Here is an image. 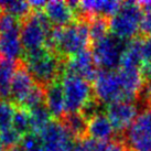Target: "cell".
Listing matches in <instances>:
<instances>
[{"instance_id": "7", "label": "cell", "mask_w": 151, "mask_h": 151, "mask_svg": "<svg viewBox=\"0 0 151 151\" xmlns=\"http://www.w3.org/2000/svg\"><path fill=\"white\" fill-rule=\"evenodd\" d=\"M61 83L64 93L65 114L80 113L95 95L92 83L80 76L64 73Z\"/></svg>"}, {"instance_id": "8", "label": "cell", "mask_w": 151, "mask_h": 151, "mask_svg": "<svg viewBox=\"0 0 151 151\" xmlns=\"http://www.w3.org/2000/svg\"><path fill=\"white\" fill-rule=\"evenodd\" d=\"M94 94L103 105L116 101H128L124 92L122 81L116 71H99L93 82Z\"/></svg>"}, {"instance_id": "25", "label": "cell", "mask_w": 151, "mask_h": 151, "mask_svg": "<svg viewBox=\"0 0 151 151\" xmlns=\"http://www.w3.org/2000/svg\"><path fill=\"white\" fill-rule=\"evenodd\" d=\"M140 71L145 80L151 81V37L143 38L142 64Z\"/></svg>"}, {"instance_id": "1", "label": "cell", "mask_w": 151, "mask_h": 151, "mask_svg": "<svg viewBox=\"0 0 151 151\" xmlns=\"http://www.w3.org/2000/svg\"><path fill=\"white\" fill-rule=\"evenodd\" d=\"M46 46L56 52L65 61L83 51L89 50L92 40L88 21L76 20L72 24L63 28H53Z\"/></svg>"}, {"instance_id": "11", "label": "cell", "mask_w": 151, "mask_h": 151, "mask_svg": "<svg viewBox=\"0 0 151 151\" xmlns=\"http://www.w3.org/2000/svg\"><path fill=\"white\" fill-rule=\"evenodd\" d=\"M98 72L99 68L95 63L91 49L71 56L65 61L64 73L80 76L91 83L95 81Z\"/></svg>"}, {"instance_id": "10", "label": "cell", "mask_w": 151, "mask_h": 151, "mask_svg": "<svg viewBox=\"0 0 151 151\" xmlns=\"http://www.w3.org/2000/svg\"><path fill=\"white\" fill-rule=\"evenodd\" d=\"M139 111L140 106L137 101H116L107 105L105 109V114L117 132L118 138L131 125Z\"/></svg>"}, {"instance_id": "9", "label": "cell", "mask_w": 151, "mask_h": 151, "mask_svg": "<svg viewBox=\"0 0 151 151\" xmlns=\"http://www.w3.org/2000/svg\"><path fill=\"white\" fill-rule=\"evenodd\" d=\"M40 138L41 151H68L75 140L65 127L55 119L40 132Z\"/></svg>"}, {"instance_id": "30", "label": "cell", "mask_w": 151, "mask_h": 151, "mask_svg": "<svg viewBox=\"0 0 151 151\" xmlns=\"http://www.w3.org/2000/svg\"><path fill=\"white\" fill-rule=\"evenodd\" d=\"M0 151H4V149L2 147H1V146H0Z\"/></svg>"}, {"instance_id": "4", "label": "cell", "mask_w": 151, "mask_h": 151, "mask_svg": "<svg viewBox=\"0 0 151 151\" xmlns=\"http://www.w3.org/2000/svg\"><path fill=\"white\" fill-rule=\"evenodd\" d=\"M52 29L53 27L43 10H32V12L21 21L20 39L23 54L46 46Z\"/></svg>"}, {"instance_id": "31", "label": "cell", "mask_w": 151, "mask_h": 151, "mask_svg": "<svg viewBox=\"0 0 151 151\" xmlns=\"http://www.w3.org/2000/svg\"><path fill=\"white\" fill-rule=\"evenodd\" d=\"M1 11H2V10H1V8H0V12H1Z\"/></svg>"}, {"instance_id": "14", "label": "cell", "mask_w": 151, "mask_h": 151, "mask_svg": "<svg viewBox=\"0 0 151 151\" xmlns=\"http://www.w3.org/2000/svg\"><path fill=\"white\" fill-rule=\"evenodd\" d=\"M87 137L97 141H110L118 138L111 122L105 113H98L88 120Z\"/></svg>"}, {"instance_id": "24", "label": "cell", "mask_w": 151, "mask_h": 151, "mask_svg": "<svg viewBox=\"0 0 151 151\" xmlns=\"http://www.w3.org/2000/svg\"><path fill=\"white\" fill-rule=\"evenodd\" d=\"M16 107L11 101L0 99V131L11 128Z\"/></svg>"}, {"instance_id": "18", "label": "cell", "mask_w": 151, "mask_h": 151, "mask_svg": "<svg viewBox=\"0 0 151 151\" xmlns=\"http://www.w3.org/2000/svg\"><path fill=\"white\" fill-rule=\"evenodd\" d=\"M59 122L75 139L88 138V120L81 113L65 114Z\"/></svg>"}, {"instance_id": "5", "label": "cell", "mask_w": 151, "mask_h": 151, "mask_svg": "<svg viewBox=\"0 0 151 151\" xmlns=\"http://www.w3.org/2000/svg\"><path fill=\"white\" fill-rule=\"evenodd\" d=\"M128 151H151V104L140 111L119 137Z\"/></svg>"}, {"instance_id": "2", "label": "cell", "mask_w": 151, "mask_h": 151, "mask_svg": "<svg viewBox=\"0 0 151 151\" xmlns=\"http://www.w3.org/2000/svg\"><path fill=\"white\" fill-rule=\"evenodd\" d=\"M21 60L35 84L43 89L55 81L61 80L64 74L65 60L47 46L24 53Z\"/></svg>"}, {"instance_id": "26", "label": "cell", "mask_w": 151, "mask_h": 151, "mask_svg": "<svg viewBox=\"0 0 151 151\" xmlns=\"http://www.w3.org/2000/svg\"><path fill=\"white\" fill-rule=\"evenodd\" d=\"M21 139L22 136L18 134L12 127L4 131H0V146L6 150L19 146L21 142Z\"/></svg>"}, {"instance_id": "13", "label": "cell", "mask_w": 151, "mask_h": 151, "mask_svg": "<svg viewBox=\"0 0 151 151\" xmlns=\"http://www.w3.org/2000/svg\"><path fill=\"white\" fill-rule=\"evenodd\" d=\"M43 12L53 28H63L76 21L74 10L68 1H49Z\"/></svg>"}, {"instance_id": "20", "label": "cell", "mask_w": 151, "mask_h": 151, "mask_svg": "<svg viewBox=\"0 0 151 151\" xmlns=\"http://www.w3.org/2000/svg\"><path fill=\"white\" fill-rule=\"evenodd\" d=\"M87 21L88 27H89V35H91L92 43L105 38L106 35H108L110 33L108 18L92 16V17H89Z\"/></svg>"}, {"instance_id": "12", "label": "cell", "mask_w": 151, "mask_h": 151, "mask_svg": "<svg viewBox=\"0 0 151 151\" xmlns=\"http://www.w3.org/2000/svg\"><path fill=\"white\" fill-rule=\"evenodd\" d=\"M35 85L37 84L27 70L23 61L19 60L17 70L14 72L12 83H11L10 101L18 107L21 106L23 104V101L27 99V97L33 91Z\"/></svg>"}, {"instance_id": "16", "label": "cell", "mask_w": 151, "mask_h": 151, "mask_svg": "<svg viewBox=\"0 0 151 151\" xmlns=\"http://www.w3.org/2000/svg\"><path fill=\"white\" fill-rule=\"evenodd\" d=\"M21 28L0 33V55L6 59L19 61L22 59L23 49L20 39Z\"/></svg>"}, {"instance_id": "27", "label": "cell", "mask_w": 151, "mask_h": 151, "mask_svg": "<svg viewBox=\"0 0 151 151\" xmlns=\"http://www.w3.org/2000/svg\"><path fill=\"white\" fill-rule=\"evenodd\" d=\"M143 10L142 20L140 24V35L142 38L151 37V1L140 2Z\"/></svg>"}, {"instance_id": "23", "label": "cell", "mask_w": 151, "mask_h": 151, "mask_svg": "<svg viewBox=\"0 0 151 151\" xmlns=\"http://www.w3.org/2000/svg\"><path fill=\"white\" fill-rule=\"evenodd\" d=\"M88 151H128L125 145L119 140L110 141H97L88 138Z\"/></svg>"}, {"instance_id": "21", "label": "cell", "mask_w": 151, "mask_h": 151, "mask_svg": "<svg viewBox=\"0 0 151 151\" xmlns=\"http://www.w3.org/2000/svg\"><path fill=\"white\" fill-rule=\"evenodd\" d=\"M0 8L2 11L13 16L20 21L32 12V8L29 1H0Z\"/></svg>"}, {"instance_id": "17", "label": "cell", "mask_w": 151, "mask_h": 151, "mask_svg": "<svg viewBox=\"0 0 151 151\" xmlns=\"http://www.w3.org/2000/svg\"><path fill=\"white\" fill-rule=\"evenodd\" d=\"M18 61L6 59L0 55V99L10 101L11 83L17 70Z\"/></svg>"}, {"instance_id": "19", "label": "cell", "mask_w": 151, "mask_h": 151, "mask_svg": "<svg viewBox=\"0 0 151 151\" xmlns=\"http://www.w3.org/2000/svg\"><path fill=\"white\" fill-rule=\"evenodd\" d=\"M29 111L30 122H31V132L40 134V132L53 120L46 105L39 106Z\"/></svg>"}, {"instance_id": "15", "label": "cell", "mask_w": 151, "mask_h": 151, "mask_svg": "<svg viewBox=\"0 0 151 151\" xmlns=\"http://www.w3.org/2000/svg\"><path fill=\"white\" fill-rule=\"evenodd\" d=\"M44 93L45 105L52 118H54L55 120H61V118L65 115V101L61 80L55 81L49 86H46L44 88Z\"/></svg>"}, {"instance_id": "22", "label": "cell", "mask_w": 151, "mask_h": 151, "mask_svg": "<svg viewBox=\"0 0 151 151\" xmlns=\"http://www.w3.org/2000/svg\"><path fill=\"white\" fill-rule=\"evenodd\" d=\"M13 129L23 137L31 132V122H30V111L22 107H16L13 115L12 126Z\"/></svg>"}, {"instance_id": "28", "label": "cell", "mask_w": 151, "mask_h": 151, "mask_svg": "<svg viewBox=\"0 0 151 151\" xmlns=\"http://www.w3.org/2000/svg\"><path fill=\"white\" fill-rule=\"evenodd\" d=\"M20 146L24 151H41V138L40 134L29 132L23 136Z\"/></svg>"}, {"instance_id": "6", "label": "cell", "mask_w": 151, "mask_h": 151, "mask_svg": "<svg viewBox=\"0 0 151 151\" xmlns=\"http://www.w3.org/2000/svg\"><path fill=\"white\" fill-rule=\"evenodd\" d=\"M127 43L128 41L111 33L92 43L91 50L99 71H116L119 68Z\"/></svg>"}, {"instance_id": "3", "label": "cell", "mask_w": 151, "mask_h": 151, "mask_svg": "<svg viewBox=\"0 0 151 151\" xmlns=\"http://www.w3.org/2000/svg\"><path fill=\"white\" fill-rule=\"evenodd\" d=\"M142 16L143 10L140 2H122L118 11L109 19L110 33L125 41L137 38L140 35Z\"/></svg>"}, {"instance_id": "29", "label": "cell", "mask_w": 151, "mask_h": 151, "mask_svg": "<svg viewBox=\"0 0 151 151\" xmlns=\"http://www.w3.org/2000/svg\"><path fill=\"white\" fill-rule=\"evenodd\" d=\"M6 151H24L23 149L21 148V146L19 145V146H17V147H13V148H10V149H8V150Z\"/></svg>"}]
</instances>
